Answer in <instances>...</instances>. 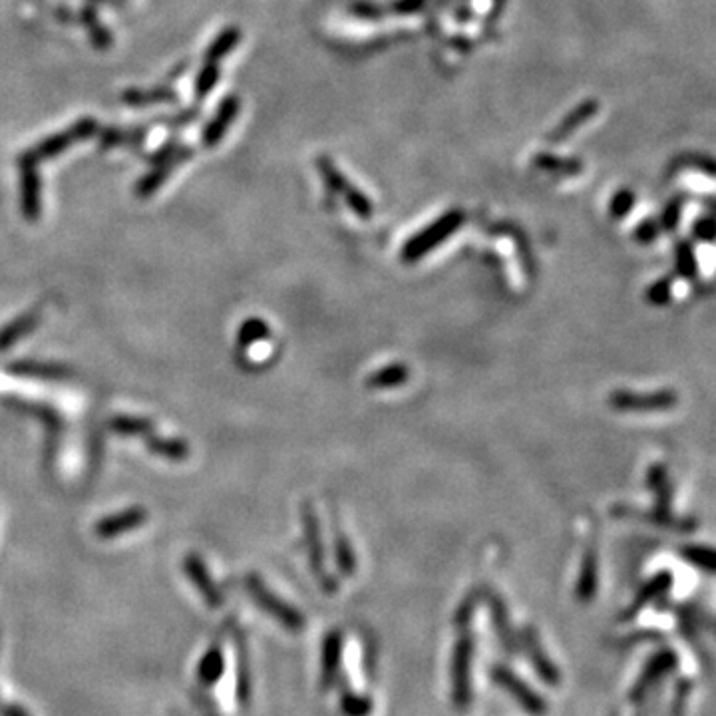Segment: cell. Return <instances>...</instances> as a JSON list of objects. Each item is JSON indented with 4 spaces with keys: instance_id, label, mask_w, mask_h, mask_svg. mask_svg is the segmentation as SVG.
Wrapping results in <instances>:
<instances>
[{
    "instance_id": "cell-41",
    "label": "cell",
    "mask_w": 716,
    "mask_h": 716,
    "mask_svg": "<svg viewBox=\"0 0 716 716\" xmlns=\"http://www.w3.org/2000/svg\"><path fill=\"white\" fill-rule=\"evenodd\" d=\"M635 194L630 189H619L613 196L611 203H609V211H611L613 219H621L629 216V211L635 206Z\"/></svg>"
},
{
    "instance_id": "cell-36",
    "label": "cell",
    "mask_w": 716,
    "mask_h": 716,
    "mask_svg": "<svg viewBox=\"0 0 716 716\" xmlns=\"http://www.w3.org/2000/svg\"><path fill=\"white\" fill-rule=\"evenodd\" d=\"M5 404H6V406H10V408H15V410H25V412L35 414L36 419H40L42 422L48 424L50 429H55V430H58L60 426H62L60 416H58L55 410L46 408V406H40V404H30V402H23V400H16V398H6V400H5Z\"/></svg>"
},
{
    "instance_id": "cell-24",
    "label": "cell",
    "mask_w": 716,
    "mask_h": 716,
    "mask_svg": "<svg viewBox=\"0 0 716 716\" xmlns=\"http://www.w3.org/2000/svg\"><path fill=\"white\" fill-rule=\"evenodd\" d=\"M671 583H672V575L669 573V571H661L659 575H655L653 580H650L643 590H640L639 593H637V597L633 600V603H630V607L627 609L625 611V619H630V617H635L640 609H643L649 601H653L655 597H659L662 591H667L669 587H671Z\"/></svg>"
},
{
    "instance_id": "cell-37",
    "label": "cell",
    "mask_w": 716,
    "mask_h": 716,
    "mask_svg": "<svg viewBox=\"0 0 716 716\" xmlns=\"http://www.w3.org/2000/svg\"><path fill=\"white\" fill-rule=\"evenodd\" d=\"M685 560L697 565V568L716 573V550L704 548V545H689V548L682 550Z\"/></svg>"
},
{
    "instance_id": "cell-1",
    "label": "cell",
    "mask_w": 716,
    "mask_h": 716,
    "mask_svg": "<svg viewBox=\"0 0 716 716\" xmlns=\"http://www.w3.org/2000/svg\"><path fill=\"white\" fill-rule=\"evenodd\" d=\"M459 635L452 650V702L458 711H466L472 702V661H474V635L469 623L458 625Z\"/></svg>"
},
{
    "instance_id": "cell-25",
    "label": "cell",
    "mask_w": 716,
    "mask_h": 716,
    "mask_svg": "<svg viewBox=\"0 0 716 716\" xmlns=\"http://www.w3.org/2000/svg\"><path fill=\"white\" fill-rule=\"evenodd\" d=\"M672 665H675V657H672L671 653H659L657 657L650 659L647 662V667L643 669V672H640L639 681L635 682V689H633V692H630V697H633V699L640 697V694L647 691V687L650 685V682H653L655 679H659L662 672L669 671Z\"/></svg>"
},
{
    "instance_id": "cell-26",
    "label": "cell",
    "mask_w": 716,
    "mask_h": 716,
    "mask_svg": "<svg viewBox=\"0 0 716 716\" xmlns=\"http://www.w3.org/2000/svg\"><path fill=\"white\" fill-rule=\"evenodd\" d=\"M147 450L172 459V462H181L189 456V446L186 440H179V438H159V436H147Z\"/></svg>"
},
{
    "instance_id": "cell-16",
    "label": "cell",
    "mask_w": 716,
    "mask_h": 716,
    "mask_svg": "<svg viewBox=\"0 0 716 716\" xmlns=\"http://www.w3.org/2000/svg\"><path fill=\"white\" fill-rule=\"evenodd\" d=\"M147 521V511L144 508H130L124 509L120 514H114L100 519L96 523V536L102 540H112L122 536V533L134 531L137 528H142Z\"/></svg>"
},
{
    "instance_id": "cell-45",
    "label": "cell",
    "mask_w": 716,
    "mask_h": 716,
    "mask_svg": "<svg viewBox=\"0 0 716 716\" xmlns=\"http://www.w3.org/2000/svg\"><path fill=\"white\" fill-rule=\"evenodd\" d=\"M694 235L702 241H714L716 239V221L714 219H701L694 226Z\"/></svg>"
},
{
    "instance_id": "cell-3",
    "label": "cell",
    "mask_w": 716,
    "mask_h": 716,
    "mask_svg": "<svg viewBox=\"0 0 716 716\" xmlns=\"http://www.w3.org/2000/svg\"><path fill=\"white\" fill-rule=\"evenodd\" d=\"M245 591L249 593L253 603L257 605L261 611L273 617L275 621L279 623L281 627H285L287 630L298 633V630L305 629V625H307L305 615L298 611V609H295L291 603L281 600L279 595H275L269 587L263 583L259 575L251 573V575L245 577Z\"/></svg>"
},
{
    "instance_id": "cell-21",
    "label": "cell",
    "mask_w": 716,
    "mask_h": 716,
    "mask_svg": "<svg viewBox=\"0 0 716 716\" xmlns=\"http://www.w3.org/2000/svg\"><path fill=\"white\" fill-rule=\"evenodd\" d=\"M597 551L591 545L583 553L581 570L580 577H577V600L580 601H591L597 593V581H600V575H597Z\"/></svg>"
},
{
    "instance_id": "cell-27",
    "label": "cell",
    "mask_w": 716,
    "mask_h": 716,
    "mask_svg": "<svg viewBox=\"0 0 716 716\" xmlns=\"http://www.w3.org/2000/svg\"><path fill=\"white\" fill-rule=\"evenodd\" d=\"M333 550H335V561L340 575L352 577L357 571V553L352 550V543L338 528H333Z\"/></svg>"
},
{
    "instance_id": "cell-39",
    "label": "cell",
    "mask_w": 716,
    "mask_h": 716,
    "mask_svg": "<svg viewBox=\"0 0 716 716\" xmlns=\"http://www.w3.org/2000/svg\"><path fill=\"white\" fill-rule=\"evenodd\" d=\"M146 136L144 130H134V132H122L117 127H108L100 134V146L102 149H110L117 146H126V142H140Z\"/></svg>"
},
{
    "instance_id": "cell-11",
    "label": "cell",
    "mask_w": 716,
    "mask_h": 716,
    "mask_svg": "<svg viewBox=\"0 0 716 716\" xmlns=\"http://www.w3.org/2000/svg\"><path fill=\"white\" fill-rule=\"evenodd\" d=\"M340 659H343V633L338 629L328 630L320 645V691L327 692L335 687Z\"/></svg>"
},
{
    "instance_id": "cell-22",
    "label": "cell",
    "mask_w": 716,
    "mask_h": 716,
    "mask_svg": "<svg viewBox=\"0 0 716 716\" xmlns=\"http://www.w3.org/2000/svg\"><path fill=\"white\" fill-rule=\"evenodd\" d=\"M40 313H26L23 317L15 318L13 323H8L5 328H0V350H8L15 347L20 340L26 338L32 330H36L40 325Z\"/></svg>"
},
{
    "instance_id": "cell-4",
    "label": "cell",
    "mask_w": 716,
    "mask_h": 716,
    "mask_svg": "<svg viewBox=\"0 0 716 716\" xmlns=\"http://www.w3.org/2000/svg\"><path fill=\"white\" fill-rule=\"evenodd\" d=\"M96 132H98V122H96L94 117H82L70 130L50 136L46 140H42L36 147L25 152L18 159V166H38L40 162H45V159H52L58 154L66 152V149L76 142L88 140Z\"/></svg>"
},
{
    "instance_id": "cell-2",
    "label": "cell",
    "mask_w": 716,
    "mask_h": 716,
    "mask_svg": "<svg viewBox=\"0 0 716 716\" xmlns=\"http://www.w3.org/2000/svg\"><path fill=\"white\" fill-rule=\"evenodd\" d=\"M464 223V213L459 209H452L444 213V216L438 217L434 223H430L429 227H424L404 243V247L400 251V257L404 263H416L424 259L426 255L432 253L434 249L440 247L444 241H448L452 235L462 227Z\"/></svg>"
},
{
    "instance_id": "cell-9",
    "label": "cell",
    "mask_w": 716,
    "mask_h": 716,
    "mask_svg": "<svg viewBox=\"0 0 716 716\" xmlns=\"http://www.w3.org/2000/svg\"><path fill=\"white\" fill-rule=\"evenodd\" d=\"M679 402L677 392L657 390V392H633V390H615L609 394V406L623 412H650V410H669L675 408Z\"/></svg>"
},
{
    "instance_id": "cell-43",
    "label": "cell",
    "mask_w": 716,
    "mask_h": 716,
    "mask_svg": "<svg viewBox=\"0 0 716 716\" xmlns=\"http://www.w3.org/2000/svg\"><path fill=\"white\" fill-rule=\"evenodd\" d=\"M679 217H681V201L675 199V201H671V203H669L667 209H665V213H662V219H661L662 229L675 231L677 223H679Z\"/></svg>"
},
{
    "instance_id": "cell-28",
    "label": "cell",
    "mask_w": 716,
    "mask_h": 716,
    "mask_svg": "<svg viewBox=\"0 0 716 716\" xmlns=\"http://www.w3.org/2000/svg\"><path fill=\"white\" fill-rule=\"evenodd\" d=\"M239 42H241V30L239 28L223 30L221 35L211 42V46L207 48L206 62L207 64H219L235 46L239 45Z\"/></svg>"
},
{
    "instance_id": "cell-34",
    "label": "cell",
    "mask_w": 716,
    "mask_h": 716,
    "mask_svg": "<svg viewBox=\"0 0 716 716\" xmlns=\"http://www.w3.org/2000/svg\"><path fill=\"white\" fill-rule=\"evenodd\" d=\"M374 702L368 694H358L355 691L345 689L340 694V711L345 716H370Z\"/></svg>"
},
{
    "instance_id": "cell-8",
    "label": "cell",
    "mask_w": 716,
    "mask_h": 716,
    "mask_svg": "<svg viewBox=\"0 0 716 716\" xmlns=\"http://www.w3.org/2000/svg\"><path fill=\"white\" fill-rule=\"evenodd\" d=\"M489 677L501 691L511 694L519 707L526 712H529L531 716H543L545 712H548V704H545V699L540 697V694L533 691L526 681L519 679L511 669H508L504 665H496V667H491Z\"/></svg>"
},
{
    "instance_id": "cell-5",
    "label": "cell",
    "mask_w": 716,
    "mask_h": 716,
    "mask_svg": "<svg viewBox=\"0 0 716 716\" xmlns=\"http://www.w3.org/2000/svg\"><path fill=\"white\" fill-rule=\"evenodd\" d=\"M301 519H303L308 563H311V570L317 577V581L320 583V587H323L325 593H337L338 581L327 571L325 543H323V533H320V521L313 504L308 499L301 504Z\"/></svg>"
},
{
    "instance_id": "cell-31",
    "label": "cell",
    "mask_w": 716,
    "mask_h": 716,
    "mask_svg": "<svg viewBox=\"0 0 716 716\" xmlns=\"http://www.w3.org/2000/svg\"><path fill=\"white\" fill-rule=\"evenodd\" d=\"M130 106H149V104H174L177 102V96L167 88H156V90H130L124 94L122 98Z\"/></svg>"
},
{
    "instance_id": "cell-15",
    "label": "cell",
    "mask_w": 716,
    "mask_h": 716,
    "mask_svg": "<svg viewBox=\"0 0 716 716\" xmlns=\"http://www.w3.org/2000/svg\"><path fill=\"white\" fill-rule=\"evenodd\" d=\"M486 603L489 609V617H491V625L496 629V635L499 645L504 647L508 653L514 655L516 649H518V637L514 633V627H511V619H509V611L506 607V601L501 600V597L496 591H488L486 593Z\"/></svg>"
},
{
    "instance_id": "cell-7",
    "label": "cell",
    "mask_w": 716,
    "mask_h": 716,
    "mask_svg": "<svg viewBox=\"0 0 716 716\" xmlns=\"http://www.w3.org/2000/svg\"><path fill=\"white\" fill-rule=\"evenodd\" d=\"M317 167L320 169V176H323L328 189H333L335 194L343 196L345 201H347V206L350 207V211L355 213L357 217H360V219H370L372 217L374 206H372L370 197L362 194V191L355 184H352V181H348L345 177V174L340 172V169L333 162H330L328 157H318L317 159Z\"/></svg>"
},
{
    "instance_id": "cell-14",
    "label": "cell",
    "mask_w": 716,
    "mask_h": 716,
    "mask_svg": "<svg viewBox=\"0 0 716 716\" xmlns=\"http://www.w3.org/2000/svg\"><path fill=\"white\" fill-rule=\"evenodd\" d=\"M239 110H241V100L237 96H227V98L219 104L217 114L213 116V120L203 127L201 144L206 147H216L221 142V137L227 134L229 126L235 117H237Z\"/></svg>"
},
{
    "instance_id": "cell-32",
    "label": "cell",
    "mask_w": 716,
    "mask_h": 716,
    "mask_svg": "<svg viewBox=\"0 0 716 716\" xmlns=\"http://www.w3.org/2000/svg\"><path fill=\"white\" fill-rule=\"evenodd\" d=\"M533 166L545 169V172H551V174H560V176H577L581 172V164L575 162V159H563V157H555L550 154H540L533 159Z\"/></svg>"
},
{
    "instance_id": "cell-23",
    "label": "cell",
    "mask_w": 716,
    "mask_h": 716,
    "mask_svg": "<svg viewBox=\"0 0 716 716\" xmlns=\"http://www.w3.org/2000/svg\"><path fill=\"white\" fill-rule=\"evenodd\" d=\"M226 671V657H223V649L219 643H213L206 653H203L199 665H197V679L201 685L211 687L223 677Z\"/></svg>"
},
{
    "instance_id": "cell-20",
    "label": "cell",
    "mask_w": 716,
    "mask_h": 716,
    "mask_svg": "<svg viewBox=\"0 0 716 716\" xmlns=\"http://www.w3.org/2000/svg\"><path fill=\"white\" fill-rule=\"evenodd\" d=\"M410 378V368L404 365V362H392V365L382 367L378 370H374L368 374L367 387L372 390H390L404 387Z\"/></svg>"
},
{
    "instance_id": "cell-19",
    "label": "cell",
    "mask_w": 716,
    "mask_h": 716,
    "mask_svg": "<svg viewBox=\"0 0 716 716\" xmlns=\"http://www.w3.org/2000/svg\"><path fill=\"white\" fill-rule=\"evenodd\" d=\"M235 662H237V672H235V697L241 707H247L251 701V671H249V655L245 647L243 637H235Z\"/></svg>"
},
{
    "instance_id": "cell-44",
    "label": "cell",
    "mask_w": 716,
    "mask_h": 716,
    "mask_svg": "<svg viewBox=\"0 0 716 716\" xmlns=\"http://www.w3.org/2000/svg\"><path fill=\"white\" fill-rule=\"evenodd\" d=\"M659 223L655 221H643L640 226L635 229V239L639 243H653L659 235Z\"/></svg>"
},
{
    "instance_id": "cell-13",
    "label": "cell",
    "mask_w": 716,
    "mask_h": 716,
    "mask_svg": "<svg viewBox=\"0 0 716 716\" xmlns=\"http://www.w3.org/2000/svg\"><path fill=\"white\" fill-rule=\"evenodd\" d=\"M191 156H194V149L187 147V146H179L177 154L172 159H169V162H166L162 166H156L152 172H149L147 176H144L140 181H137V184H136V196L140 197V199L152 197L156 191L162 187L166 181L169 179V176H172L174 169L177 166L184 164V162H187Z\"/></svg>"
},
{
    "instance_id": "cell-30",
    "label": "cell",
    "mask_w": 716,
    "mask_h": 716,
    "mask_svg": "<svg viewBox=\"0 0 716 716\" xmlns=\"http://www.w3.org/2000/svg\"><path fill=\"white\" fill-rule=\"evenodd\" d=\"M110 429L122 436H149L154 430V424L152 420L140 419V416L120 414L110 420Z\"/></svg>"
},
{
    "instance_id": "cell-29",
    "label": "cell",
    "mask_w": 716,
    "mask_h": 716,
    "mask_svg": "<svg viewBox=\"0 0 716 716\" xmlns=\"http://www.w3.org/2000/svg\"><path fill=\"white\" fill-rule=\"evenodd\" d=\"M269 337H271L269 325H267L265 320L259 317H251V318L245 320V323L237 330V345L241 348H249L253 345L261 343V340H267Z\"/></svg>"
},
{
    "instance_id": "cell-33",
    "label": "cell",
    "mask_w": 716,
    "mask_h": 716,
    "mask_svg": "<svg viewBox=\"0 0 716 716\" xmlns=\"http://www.w3.org/2000/svg\"><path fill=\"white\" fill-rule=\"evenodd\" d=\"M597 108H600V106H597V102H585V104H581L580 108H577L575 112H571L568 117H565V120L560 124V127L558 130H555V134H553V140H561V137H565V136H570L577 126L580 124H583V122H587L590 120V117H593L595 114H597Z\"/></svg>"
},
{
    "instance_id": "cell-38",
    "label": "cell",
    "mask_w": 716,
    "mask_h": 716,
    "mask_svg": "<svg viewBox=\"0 0 716 716\" xmlns=\"http://www.w3.org/2000/svg\"><path fill=\"white\" fill-rule=\"evenodd\" d=\"M675 263H677V271H679L681 277H685V279H694V277H697L699 263H697V257H694V251L691 247V243H679L677 245Z\"/></svg>"
},
{
    "instance_id": "cell-35",
    "label": "cell",
    "mask_w": 716,
    "mask_h": 716,
    "mask_svg": "<svg viewBox=\"0 0 716 716\" xmlns=\"http://www.w3.org/2000/svg\"><path fill=\"white\" fill-rule=\"evenodd\" d=\"M80 20H82V23H84V26L88 28L92 42H94V45L98 46L100 50H106V48H108V46L112 45V36H110V32L106 30V28L100 25L98 15H96V10H94L92 6H86V8L82 10V16H80Z\"/></svg>"
},
{
    "instance_id": "cell-12",
    "label": "cell",
    "mask_w": 716,
    "mask_h": 716,
    "mask_svg": "<svg viewBox=\"0 0 716 716\" xmlns=\"http://www.w3.org/2000/svg\"><path fill=\"white\" fill-rule=\"evenodd\" d=\"M184 571L189 577V581L196 585V590L203 597V601H206L211 609H219L223 605V595L219 591V587L216 581H213L207 565L203 563L197 553L186 555Z\"/></svg>"
},
{
    "instance_id": "cell-42",
    "label": "cell",
    "mask_w": 716,
    "mask_h": 716,
    "mask_svg": "<svg viewBox=\"0 0 716 716\" xmlns=\"http://www.w3.org/2000/svg\"><path fill=\"white\" fill-rule=\"evenodd\" d=\"M671 295H672V279L671 277H665V279H661L655 285L649 287L647 301L655 307H662L671 301Z\"/></svg>"
},
{
    "instance_id": "cell-18",
    "label": "cell",
    "mask_w": 716,
    "mask_h": 716,
    "mask_svg": "<svg viewBox=\"0 0 716 716\" xmlns=\"http://www.w3.org/2000/svg\"><path fill=\"white\" fill-rule=\"evenodd\" d=\"M23 176H20V206H23V216L28 221H36L42 211V194H40V176L36 166H20Z\"/></svg>"
},
{
    "instance_id": "cell-6",
    "label": "cell",
    "mask_w": 716,
    "mask_h": 716,
    "mask_svg": "<svg viewBox=\"0 0 716 716\" xmlns=\"http://www.w3.org/2000/svg\"><path fill=\"white\" fill-rule=\"evenodd\" d=\"M647 484L655 494V511H650V519L665 528H675L679 531H692L694 521L692 519H679L671 516V501H672V488L669 482L667 469L662 464H653L647 472Z\"/></svg>"
},
{
    "instance_id": "cell-40",
    "label": "cell",
    "mask_w": 716,
    "mask_h": 716,
    "mask_svg": "<svg viewBox=\"0 0 716 716\" xmlns=\"http://www.w3.org/2000/svg\"><path fill=\"white\" fill-rule=\"evenodd\" d=\"M219 80V64H207L201 68V72L197 74V80H196V96L201 100L206 98V96L216 88V84Z\"/></svg>"
},
{
    "instance_id": "cell-10",
    "label": "cell",
    "mask_w": 716,
    "mask_h": 716,
    "mask_svg": "<svg viewBox=\"0 0 716 716\" xmlns=\"http://www.w3.org/2000/svg\"><path fill=\"white\" fill-rule=\"evenodd\" d=\"M519 640H521L523 649H526L528 659H529V662H531V667L536 669L538 677L545 682V685L558 687L560 682H561L560 667L555 665V662L548 657V653H545V649H543V645H541V639H540V635H538V630L533 629L531 625L523 627V629H521V633H519Z\"/></svg>"
},
{
    "instance_id": "cell-17",
    "label": "cell",
    "mask_w": 716,
    "mask_h": 716,
    "mask_svg": "<svg viewBox=\"0 0 716 716\" xmlns=\"http://www.w3.org/2000/svg\"><path fill=\"white\" fill-rule=\"evenodd\" d=\"M6 372L15 374V377L25 378H38V380H66L72 377V370L58 362H45V360H13L6 365Z\"/></svg>"
}]
</instances>
